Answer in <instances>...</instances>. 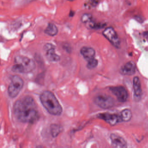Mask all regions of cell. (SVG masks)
I'll return each mask as SVG.
<instances>
[{"label":"cell","mask_w":148,"mask_h":148,"mask_svg":"<svg viewBox=\"0 0 148 148\" xmlns=\"http://www.w3.org/2000/svg\"><path fill=\"white\" fill-rule=\"evenodd\" d=\"M14 113L17 119L24 123L33 124L39 117L36 104L30 96H26L17 100L14 106Z\"/></svg>","instance_id":"obj_1"},{"label":"cell","mask_w":148,"mask_h":148,"mask_svg":"<svg viewBox=\"0 0 148 148\" xmlns=\"http://www.w3.org/2000/svg\"><path fill=\"white\" fill-rule=\"evenodd\" d=\"M40 99L43 106L50 114L59 115L62 113V107L52 92L43 91L40 95Z\"/></svg>","instance_id":"obj_2"},{"label":"cell","mask_w":148,"mask_h":148,"mask_svg":"<svg viewBox=\"0 0 148 148\" xmlns=\"http://www.w3.org/2000/svg\"><path fill=\"white\" fill-rule=\"evenodd\" d=\"M35 63L34 60L26 56H18L14 59V64L12 71L18 73H29L35 69Z\"/></svg>","instance_id":"obj_3"},{"label":"cell","mask_w":148,"mask_h":148,"mask_svg":"<svg viewBox=\"0 0 148 148\" xmlns=\"http://www.w3.org/2000/svg\"><path fill=\"white\" fill-rule=\"evenodd\" d=\"M24 84V81L21 77L18 75L13 76L7 89L9 96L12 98L16 97L21 91Z\"/></svg>","instance_id":"obj_4"},{"label":"cell","mask_w":148,"mask_h":148,"mask_svg":"<svg viewBox=\"0 0 148 148\" xmlns=\"http://www.w3.org/2000/svg\"><path fill=\"white\" fill-rule=\"evenodd\" d=\"M103 35L115 48H120V39L113 27H107L103 32Z\"/></svg>","instance_id":"obj_5"},{"label":"cell","mask_w":148,"mask_h":148,"mask_svg":"<svg viewBox=\"0 0 148 148\" xmlns=\"http://www.w3.org/2000/svg\"><path fill=\"white\" fill-rule=\"evenodd\" d=\"M94 101L97 106L104 109L110 108L115 104L114 100L112 97L104 94L98 95L95 98Z\"/></svg>","instance_id":"obj_6"},{"label":"cell","mask_w":148,"mask_h":148,"mask_svg":"<svg viewBox=\"0 0 148 148\" xmlns=\"http://www.w3.org/2000/svg\"><path fill=\"white\" fill-rule=\"evenodd\" d=\"M46 52V56L50 62H57L60 60V56L56 53L55 47L51 43H46L43 48Z\"/></svg>","instance_id":"obj_7"},{"label":"cell","mask_w":148,"mask_h":148,"mask_svg":"<svg viewBox=\"0 0 148 148\" xmlns=\"http://www.w3.org/2000/svg\"><path fill=\"white\" fill-rule=\"evenodd\" d=\"M110 90L119 102L124 103L126 101L128 98V93L124 87L122 86L112 87L110 88Z\"/></svg>","instance_id":"obj_8"},{"label":"cell","mask_w":148,"mask_h":148,"mask_svg":"<svg viewBox=\"0 0 148 148\" xmlns=\"http://www.w3.org/2000/svg\"><path fill=\"white\" fill-rule=\"evenodd\" d=\"M98 117L103 119L108 124L112 126L115 125L118 123L122 121L120 115L115 114L105 113L100 114Z\"/></svg>","instance_id":"obj_9"},{"label":"cell","mask_w":148,"mask_h":148,"mask_svg":"<svg viewBox=\"0 0 148 148\" xmlns=\"http://www.w3.org/2000/svg\"><path fill=\"white\" fill-rule=\"evenodd\" d=\"M111 143L113 147L115 148H126L127 146V144L125 140L119 135L113 134L110 136Z\"/></svg>","instance_id":"obj_10"},{"label":"cell","mask_w":148,"mask_h":148,"mask_svg":"<svg viewBox=\"0 0 148 148\" xmlns=\"http://www.w3.org/2000/svg\"><path fill=\"white\" fill-rule=\"evenodd\" d=\"M136 66L133 61H129L121 67L120 72L122 74L131 76L135 73Z\"/></svg>","instance_id":"obj_11"},{"label":"cell","mask_w":148,"mask_h":148,"mask_svg":"<svg viewBox=\"0 0 148 148\" xmlns=\"http://www.w3.org/2000/svg\"><path fill=\"white\" fill-rule=\"evenodd\" d=\"M80 52L85 60L87 62L94 58L96 54L95 50L90 47H83L80 49Z\"/></svg>","instance_id":"obj_12"},{"label":"cell","mask_w":148,"mask_h":148,"mask_svg":"<svg viewBox=\"0 0 148 148\" xmlns=\"http://www.w3.org/2000/svg\"><path fill=\"white\" fill-rule=\"evenodd\" d=\"M133 85L135 96L140 97L142 94V89L141 82L138 77H135L133 78Z\"/></svg>","instance_id":"obj_13"},{"label":"cell","mask_w":148,"mask_h":148,"mask_svg":"<svg viewBox=\"0 0 148 148\" xmlns=\"http://www.w3.org/2000/svg\"><path fill=\"white\" fill-rule=\"evenodd\" d=\"M58 32V28L53 23H49L44 31V33L46 35L52 37L56 35Z\"/></svg>","instance_id":"obj_14"},{"label":"cell","mask_w":148,"mask_h":148,"mask_svg":"<svg viewBox=\"0 0 148 148\" xmlns=\"http://www.w3.org/2000/svg\"><path fill=\"white\" fill-rule=\"evenodd\" d=\"M120 116L122 121L128 122L131 119L132 113L130 109H124L121 112Z\"/></svg>","instance_id":"obj_15"},{"label":"cell","mask_w":148,"mask_h":148,"mask_svg":"<svg viewBox=\"0 0 148 148\" xmlns=\"http://www.w3.org/2000/svg\"><path fill=\"white\" fill-rule=\"evenodd\" d=\"M86 24H87V27L88 28L90 29H96V30L102 29L107 25L105 23H96L94 22L93 20Z\"/></svg>","instance_id":"obj_16"},{"label":"cell","mask_w":148,"mask_h":148,"mask_svg":"<svg viewBox=\"0 0 148 148\" xmlns=\"http://www.w3.org/2000/svg\"><path fill=\"white\" fill-rule=\"evenodd\" d=\"M50 129V132L53 137L57 136L62 130L61 127L58 125L55 124L51 125Z\"/></svg>","instance_id":"obj_17"},{"label":"cell","mask_w":148,"mask_h":148,"mask_svg":"<svg viewBox=\"0 0 148 148\" xmlns=\"http://www.w3.org/2000/svg\"><path fill=\"white\" fill-rule=\"evenodd\" d=\"M81 20L83 23L87 24L93 20V16L90 14H84L81 17Z\"/></svg>","instance_id":"obj_18"},{"label":"cell","mask_w":148,"mask_h":148,"mask_svg":"<svg viewBox=\"0 0 148 148\" xmlns=\"http://www.w3.org/2000/svg\"><path fill=\"white\" fill-rule=\"evenodd\" d=\"M98 63V60L94 58L91 60L88 61V63L86 65V67L88 69L92 70L97 67Z\"/></svg>","instance_id":"obj_19"},{"label":"cell","mask_w":148,"mask_h":148,"mask_svg":"<svg viewBox=\"0 0 148 148\" xmlns=\"http://www.w3.org/2000/svg\"><path fill=\"white\" fill-rule=\"evenodd\" d=\"M99 2V0H91L90 1V5L93 7H95L98 5Z\"/></svg>","instance_id":"obj_20"},{"label":"cell","mask_w":148,"mask_h":148,"mask_svg":"<svg viewBox=\"0 0 148 148\" xmlns=\"http://www.w3.org/2000/svg\"><path fill=\"white\" fill-rule=\"evenodd\" d=\"M134 18H135V19L137 21L139 22V23H142L143 22V19L141 17H140V16H135V17H134Z\"/></svg>","instance_id":"obj_21"}]
</instances>
